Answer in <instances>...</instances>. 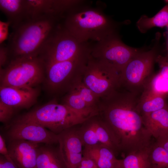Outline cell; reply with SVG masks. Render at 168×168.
I'll list each match as a JSON object with an SVG mask.
<instances>
[{
    "instance_id": "cell-1",
    "label": "cell",
    "mask_w": 168,
    "mask_h": 168,
    "mask_svg": "<svg viewBox=\"0 0 168 168\" xmlns=\"http://www.w3.org/2000/svg\"><path fill=\"white\" fill-rule=\"evenodd\" d=\"M139 98L127 91L116 92L101 101L99 114L113 130L126 156L149 147L152 136L138 110Z\"/></svg>"
},
{
    "instance_id": "cell-2",
    "label": "cell",
    "mask_w": 168,
    "mask_h": 168,
    "mask_svg": "<svg viewBox=\"0 0 168 168\" xmlns=\"http://www.w3.org/2000/svg\"><path fill=\"white\" fill-rule=\"evenodd\" d=\"M85 3L69 11L64 18L63 26L80 42H98L116 32L120 23L105 14L101 9Z\"/></svg>"
},
{
    "instance_id": "cell-3",
    "label": "cell",
    "mask_w": 168,
    "mask_h": 168,
    "mask_svg": "<svg viewBox=\"0 0 168 168\" xmlns=\"http://www.w3.org/2000/svg\"><path fill=\"white\" fill-rule=\"evenodd\" d=\"M52 17L26 21L11 34L7 45L14 59L38 57L45 43L60 24Z\"/></svg>"
},
{
    "instance_id": "cell-4",
    "label": "cell",
    "mask_w": 168,
    "mask_h": 168,
    "mask_svg": "<svg viewBox=\"0 0 168 168\" xmlns=\"http://www.w3.org/2000/svg\"><path fill=\"white\" fill-rule=\"evenodd\" d=\"M98 114L97 112L75 110L64 104L52 102L36 108L16 120L36 123L58 134Z\"/></svg>"
},
{
    "instance_id": "cell-5",
    "label": "cell",
    "mask_w": 168,
    "mask_h": 168,
    "mask_svg": "<svg viewBox=\"0 0 168 168\" xmlns=\"http://www.w3.org/2000/svg\"><path fill=\"white\" fill-rule=\"evenodd\" d=\"M91 47L88 43L80 42L60 24L38 57L45 64L65 61L91 52Z\"/></svg>"
},
{
    "instance_id": "cell-6",
    "label": "cell",
    "mask_w": 168,
    "mask_h": 168,
    "mask_svg": "<svg viewBox=\"0 0 168 168\" xmlns=\"http://www.w3.org/2000/svg\"><path fill=\"white\" fill-rule=\"evenodd\" d=\"M160 34L156 36V42L148 51H140L127 63L120 73V87L138 94L144 90L153 70L157 52Z\"/></svg>"
},
{
    "instance_id": "cell-7",
    "label": "cell",
    "mask_w": 168,
    "mask_h": 168,
    "mask_svg": "<svg viewBox=\"0 0 168 168\" xmlns=\"http://www.w3.org/2000/svg\"><path fill=\"white\" fill-rule=\"evenodd\" d=\"M45 70V63L39 57L12 60L0 68V86L35 87L42 81Z\"/></svg>"
},
{
    "instance_id": "cell-8",
    "label": "cell",
    "mask_w": 168,
    "mask_h": 168,
    "mask_svg": "<svg viewBox=\"0 0 168 168\" xmlns=\"http://www.w3.org/2000/svg\"><path fill=\"white\" fill-rule=\"evenodd\" d=\"M91 53L65 61L46 63V85L53 92L68 91L82 76Z\"/></svg>"
},
{
    "instance_id": "cell-9",
    "label": "cell",
    "mask_w": 168,
    "mask_h": 168,
    "mask_svg": "<svg viewBox=\"0 0 168 168\" xmlns=\"http://www.w3.org/2000/svg\"><path fill=\"white\" fill-rule=\"evenodd\" d=\"M120 75L114 69L90 54L82 79L86 86L100 99L120 87Z\"/></svg>"
},
{
    "instance_id": "cell-10",
    "label": "cell",
    "mask_w": 168,
    "mask_h": 168,
    "mask_svg": "<svg viewBox=\"0 0 168 168\" xmlns=\"http://www.w3.org/2000/svg\"><path fill=\"white\" fill-rule=\"evenodd\" d=\"M141 50L125 44L116 32L91 46V55L110 66L120 74L131 59Z\"/></svg>"
},
{
    "instance_id": "cell-11",
    "label": "cell",
    "mask_w": 168,
    "mask_h": 168,
    "mask_svg": "<svg viewBox=\"0 0 168 168\" xmlns=\"http://www.w3.org/2000/svg\"><path fill=\"white\" fill-rule=\"evenodd\" d=\"M9 140L22 139L54 145L58 143V135L36 123L15 120L7 131Z\"/></svg>"
},
{
    "instance_id": "cell-12",
    "label": "cell",
    "mask_w": 168,
    "mask_h": 168,
    "mask_svg": "<svg viewBox=\"0 0 168 168\" xmlns=\"http://www.w3.org/2000/svg\"><path fill=\"white\" fill-rule=\"evenodd\" d=\"M82 77L69 88L62 104L79 111L99 112L100 99L86 86Z\"/></svg>"
},
{
    "instance_id": "cell-13",
    "label": "cell",
    "mask_w": 168,
    "mask_h": 168,
    "mask_svg": "<svg viewBox=\"0 0 168 168\" xmlns=\"http://www.w3.org/2000/svg\"><path fill=\"white\" fill-rule=\"evenodd\" d=\"M75 126L58 134V147L66 168H78L83 156V146Z\"/></svg>"
},
{
    "instance_id": "cell-14",
    "label": "cell",
    "mask_w": 168,
    "mask_h": 168,
    "mask_svg": "<svg viewBox=\"0 0 168 168\" xmlns=\"http://www.w3.org/2000/svg\"><path fill=\"white\" fill-rule=\"evenodd\" d=\"M39 143L22 139L9 141L7 147L10 156L18 168H36Z\"/></svg>"
},
{
    "instance_id": "cell-15",
    "label": "cell",
    "mask_w": 168,
    "mask_h": 168,
    "mask_svg": "<svg viewBox=\"0 0 168 168\" xmlns=\"http://www.w3.org/2000/svg\"><path fill=\"white\" fill-rule=\"evenodd\" d=\"M39 91L35 87H17L0 86V100L16 108H28L36 102Z\"/></svg>"
},
{
    "instance_id": "cell-16",
    "label": "cell",
    "mask_w": 168,
    "mask_h": 168,
    "mask_svg": "<svg viewBox=\"0 0 168 168\" xmlns=\"http://www.w3.org/2000/svg\"><path fill=\"white\" fill-rule=\"evenodd\" d=\"M26 21L52 17L60 20L58 0H26Z\"/></svg>"
},
{
    "instance_id": "cell-17",
    "label": "cell",
    "mask_w": 168,
    "mask_h": 168,
    "mask_svg": "<svg viewBox=\"0 0 168 168\" xmlns=\"http://www.w3.org/2000/svg\"><path fill=\"white\" fill-rule=\"evenodd\" d=\"M167 107L168 106L165 94L154 87L147 85L139 98L137 107L142 116Z\"/></svg>"
},
{
    "instance_id": "cell-18",
    "label": "cell",
    "mask_w": 168,
    "mask_h": 168,
    "mask_svg": "<svg viewBox=\"0 0 168 168\" xmlns=\"http://www.w3.org/2000/svg\"><path fill=\"white\" fill-rule=\"evenodd\" d=\"M83 155L92 159L99 168H118L119 159L111 150L103 145L84 147Z\"/></svg>"
},
{
    "instance_id": "cell-19",
    "label": "cell",
    "mask_w": 168,
    "mask_h": 168,
    "mask_svg": "<svg viewBox=\"0 0 168 168\" xmlns=\"http://www.w3.org/2000/svg\"><path fill=\"white\" fill-rule=\"evenodd\" d=\"M44 144L38 148L36 168H66L58 147Z\"/></svg>"
},
{
    "instance_id": "cell-20",
    "label": "cell",
    "mask_w": 168,
    "mask_h": 168,
    "mask_svg": "<svg viewBox=\"0 0 168 168\" xmlns=\"http://www.w3.org/2000/svg\"><path fill=\"white\" fill-rule=\"evenodd\" d=\"M144 124L156 139L168 134V107L142 116Z\"/></svg>"
},
{
    "instance_id": "cell-21",
    "label": "cell",
    "mask_w": 168,
    "mask_h": 168,
    "mask_svg": "<svg viewBox=\"0 0 168 168\" xmlns=\"http://www.w3.org/2000/svg\"><path fill=\"white\" fill-rule=\"evenodd\" d=\"M0 8L13 30L26 20V0H0Z\"/></svg>"
},
{
    "instance_id": "cell-22",
    "label": "cell",
    "mask_w": 168,
    "mask_h": 168,
    "mask_svg": "<svg viewBox=\"0 0 168 168\" xmlns=\"http://www.w3.org/2000/svg\"><path fill=\"white\" fill-rule=\"evenodd\" d=\"M94 128L100 144L111 150L116 155L121 152L119 141L110 128L98 114L92 117Z\"/></svg>"
},
{
    "instance_id": "cell-23",
    "label": "cell",
    "mask_w": 168,
    "mask_h": 168,
    "mask_svg": "<svg viewBox=\"0 0 168 168\" xmlns=\"http://www.w3.org/2000/svg\"><path fill=\"white\" fill-rule=\"evenodd\" d=\"M136 26L139 30L142 33L156 27L168 28V4H166L151 17L144 15L141 16L137 22Z\"/></svg>"
},
{
    "instance_id": "cell-24",
    "label": "cell",
    "mask_w": 168,
    "mask_h": 168,
    "mask_svg": "<svg viewBox=\"0 0 168 168\" xmlns=\"http://www.w3.org/2000/svg\"><path fill=\"white\" fill-rule=\"evenodd\" d=\"M150 147L130 153L119 159L118 168H150Z\"/></svg>"
},
{
    "instance_id": "cell-25",
    "label": "cell",
    "mask_w": 168,
    "mask_h": 168,
    "mask_svg": "<svg viewBox=\"0 0 168 168\" xmlns=\"http://www.w3.org/2000/svg\"><path fill=\"white\" fill-rule=\"evenodd\" d=\"M93 116L81 124L80 127L77 128L83 147L100 144L95 131Z\"/></svg>"
},
{
    "instance_id": "cell-26",
    "label": "cell",
    "mask_w": 168,
    "mask_h": 168,
    "mask_svg": "<svg viewBox=\"0 0 168 168\" xmlns=\"http://www.w3.org/2000/svg\"><path fill=\"white\" fill-rule=\"evenodd\" d=\"M150 168H168V152L156 142L150 147Z\"/></svg>"
},
{
    "instance_id": "cell-27",
    "label": "cell",
    "mask_w": 168,
    "mask_h": 168,
    "mask_svg": "<svg viewBox=\"0 0 168 168\" xmlns=\"http://www.w3.org/2000/svg\"><path fill=\"white\" fill-rule=\"evenodd\" d=\"M15 109L0 100V121L7 123L13 116Z\"/></svg>"
},
{
    "instance_id": "cell-28",
    "label": "cell",
    "mask_w": 168,
    "mask_h": 168,
    "mask_svg": "<svg viewBox=\"0 0 168 168\" xmlns=\"http://www.w3.org/2000/svg\"><path fill=\"white\" fill-rule=\"evenodd\" d=\"M10 26V23L8 21L4 22L0 21V43L3 42L8 37V28Z\"/></svg>"
},
{
    "instance_id": "cell-29",
    "label": "cell",
    "mask_w": 168,
    "mask_h": 168,
    "mask_svg": "<svg viewBox=\"0 0 168 168\" xmlns=\"http://www.w3.org/2000/svg\"><path fill=\"white\" fill-rule=\"evenodd\" d=\"M9 56L7 45L3 44L0 46V68L5 66L8 62Z\"/></svg>"
},
{
    "instance_id": "cell-30",
    "label": "cell",
    "mask_w": 168,
    "mask_h": 168,
    "mask_svg": "<svg viewBox=\"0 0 168 168\" xmlns=\"http://www.w3.org/2000/svg\"><path fill=\"white\" fill-rule=\"evenodd\" d=\"M0 155L4 156L8 160L12 161L10 156L5 140L1 134L0 135Z\"/></svg>"
},
{
    "instance_id": "cell-31",
    "label": "cell",
    "mask_w": 168,
    "mask_h": 168,
    "mask_svg": "<svg viewBox=\"0 0 168 168\" xmlns=\"http://www.w3.org/2000/svg\"><path fill=\"white\" fill-rule=\"evenodd\" d=\"M0 168H18L13 161H10L3 156L0 155Z\"/></svg>"
},
{
    "instance_id": "cell-32",
    "label": "cell",
    "mask_w": 168,
    "mask_h": 168,
    "mask_svg": "<svg viewBox=\"0 0 168 168\" xmlns=\"http://www.w3.org/2000/svg\"><path fill=\"white\" fill-rule=\"evenodd\" d=\"M156 140V142L168 152V134L161 136Z\"/></svg>"
},
{
    "instance_id": "cell-33",
    "label": "cell",
    "mask_w": 168,
    "mask_h": 168,
    "mask_svg": "<svg viewBox=\"0 0 168 168\" xmlns=\"http://www.w3.org/2000/svg\"><path fill=\"white\" fill-rule=\"evenodd\" d=\"M166 49L167 51V54L166 57L168 58V35H166Z\"/></svg>"
},
{
    "instance_id": "cell-34",
    "label": "cell",
    "mask_w": 168,
    "mask_h": 168,
    "mask_svg": "<svg viewBox=\"0 0 168 168\" xmlns=\"http://www.w3.org/2000/svg\"></svg>"
}]
</instances>
